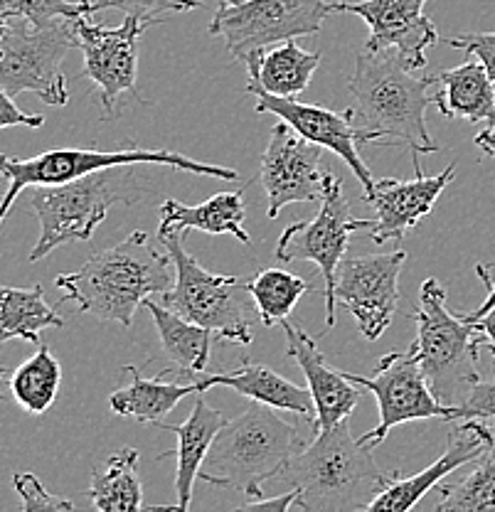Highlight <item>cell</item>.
<instances>
[{
	"mask_svg": "<svg viewBox=\"0 0 495 512\" xmlns=\"http://www.w3.org/2000/svg\"><path fill=\"white\" fill-rule=\"evenodd\" d=\"M436 77H417L395 50L367 52L355 60L348 106L358 143L407 146L414 170L422 175L419 156L439 151L427 128V109L434 104Z\"/></svg>",
	"mask_w": 495,
	"mask_h": 512,
	"instance_id": "cell-1",
	"label": "cell"
},
{
	"mask_svg": "<svg viewBox=\"0 0 495 512\" xmlns=\"http://www.w3.org/2000/svg\"><path fill=\"white\" fill-rule=\"evenodd\" d=\"M170 266V256H163L148 234L136 229L114 247L89 256L82 269L57 276L55 286L65 293L60 303L72 301L82 313L129 328L148 296L173 286Z\"/></svg>",
	"mask_w": 495,
	"mask_h": 512,
	"instance_id": "cell-2",
	"label": "cell"
},
{
	"mask_svg": "<svg viewBox=\"0 0 495 512\" xmlns=\"http://www.w3.org/2000/svg\"><path fill=\"white\" fill-rule=\"evenodd\" d=\"M372 451L355 439L350 419H345L318 431L279 478L296 490V505L303 512H367L397 476V471H380Z\"/></svg>",
	"mask_w": 495,
	"mask_h": 512,
	"instance_id": "cell-3",
	"label": "cell"
},
{
	"mask_svg": "<svg viewBox=\"0 0 495 512\" xmlns=\"http://www.w3.org/2000/svg\"><path fill=\"white\" fill-rule=\"evenodd\" d=\"M306 446V436L296 424L281 419L276 409L254 402L222 426L200 480L217 488H237L247 498H262L266 480L279 478Z\"/></svg>",
	"mask_w": 495,
	"mask_h": 512,
	"instance_id": "cell-4",
	"label": "cell"
},
{
	"mask_svg": "<svg viewBox=\"0 0 495 512\" xmlns=\"http://www.w3.org/2000/svg\"><path fill=\"white\" fill-rule=\"evenodd\" d=\"M185 232L158 229V242L170 256L175 269L173 286L161 296V303L178 316L212 330L222 340L237 345L252 343V325L259 320L254 301L247 293V281L237 276L212 274L185 249Z\"/></svg>",
	"mask_w": 495,
	"mask_h": 512,
	"instance_id": "cell-5",
	"label": "cell"
},
{
	"mask_svg": "<svg viewBox=\"0 0 495 512\" xmlns=\"http://www.w3.org/2000/svg\"><path fill=\"white\" fill-rule=\"evenodd\" d=\"M414 320L417 338L412 345L429 387L441 404L456 407L468 389L483 380L478 372V352L483 350L481 333L476 325L446 308V288L436 276H429L422 284Z\"/></svg>",
	"mask_w": 495,
	"mask_h": 512,
	"instance_id": "cell-6",
	"label": "cell"
},
{
	"mask_svg": "<svg viewBox=\"0 0 495 512\" xmlns=\"http://www.w3.org/2000/svg\"><path fill=\"white\" fill-rule=\"evenodd\" d=\"M111 170H101V173H92L65 185H47V188L33 190L30 207L40 220V237L28 256L33 264L50 256L62 244L89 242L111 207L119 202L133 205L141 200L138 197L141 188L133 170H126L124 178Z\"/></svg>",
	"mask_w": 495,
	"mask_h": 512,
	"instance_id": "cell-7",
	"label": "cell"
},
{
	"mask_svg": "<svg viewBox=\"0 0 495 512\" xmlns=\"http://www.w3.org/2000/svg\"><path fill=\"white\" fill-rule=\"evenodd\" d=\"M168 165V168L185 170L195 175H210V178L237 183L239 173L222 165L200 163V160L183 156L173 151H146V148H126V151H94V148H57V151L40 153V156L18 160L0 153V175L10 180V188L5 190L0 200V224L10 212L13 202L20 192L28 188H47V185H65L72 180L87 178L92 173L111 168H129V165Z\"/></svg>",
	"mask_w": 495,
	"mask_h": 512,
	"instance_id": "cell-8",
	"label": "cell"
},
{
	"mask_svg": "<svg viewBox=\"0 0 495 512\" xmlns=\"http://www.w3.org/2000/svg\"><path fill=\"white\" fill-rule=\"evenodd\" d=\"M74 47L77 35L69 18L45 25L8 18V30L0 42V89L10 96L33 92L45 104L65 106L69 89L62 62Z\"/></svg>",
	"mask_w": 495,
	"mask_h": 512,
	"instance_id": "cell-9",
	"label": "cell"
},
{
	"mask_svg": "<svg viewBox=\"0 0 495 512\" xmlns=\"http://www.w3.org/2000/svg\"><path fill=\"white\" fill-rule=\"evenodd\" d=\"M375 220H358L343 192V180L333 173L326 175V190L321 197V210L311 222H294L281 232L276 244L279 264L311 261L323 276V296H326V328L335 325V276L340 261L348 254L350 237L360 229L370 232Z\"/></svg>",
	"mask_w": 495,
	"mask_h": 512,
	"instance_id": "cell-10",
	"label": "cell"
},
{
	"mask_svg": "<svg viewBox=\"0 0 495 512\" xmlns=\"http://www.w3.org/2000/svg\"><path fill=\"white\" fill-rule=\"evenodd\" d=\"M328 15V0H242L217 8L210 35L222 37L230 55L242 62L252 52L318 35Z\"/></svg>",
	"mask_w": 495,
	"mask_h": 512,
	"instance_id": "cell-11",
	"label": "cell"
},
{
	"mask_svg": "<svg viewBox=\"0 0 495 512\" xmlns=\"http://www.w3.org/2000/svg\"><path fill=\"white\" fill-rule=\"evenodd\" d=\"M345 377L358 384V387L375 394L377 409H380V424L372 431H367V434L358 436L363 446L377 448L399 424L422 419L451 421V414H454V409L441 404L436 399L434 389L429 387V380L424 375L414 345H409L402 352H390V355L382 357L372 377L353 375V372H345Z\"/></svg>",
	"mask_w": 495,
	"mask_h": 512,
	"instance_id": "cell-12",
	"label": "cell"
},
{
	"mask_svg": "<svg viewBox=\"0 0 495 512\" xmlns=\"http://www.w3.org/2000/svg\"><path fill=\"white\" fill-rule=\"evenodd\" d=\"M407 252L345 256L335 276V303L358 323L365 340L375 343L390 328L399 303V274Z\"/></svg>",
	"mask_w": 495,
	"mask_h": 512,
	"instance_id": "cell-13",
	"label": "cell"
},
{
	"mask_svg": "<svg viewBox=\"0 0 495 512\" xmlns=\"http://www.w3.org/2000/svg\"><path fill=\"white\" fill-rule=\"evenodd\" d=\"M77 47L84 57V77L97 87L101 106L114 116L116 104L124 94L138 96V40L151 23L124 15L119 28H104L92 23V15L72 20Z\"/></svg>",
	"mask_w": 495,
	"mask_h": 512,
	"instance_id": "cell-14",
	"label": "cell"
},
{
	"mask_svg": "<svg viewBox=\"0 0 495 512\" xmlns=\"http://www.w3.org/2000/svg\"><path fill=\"white\" fill-rule=\"evenodd\" d=\"M326 175L323 148L298 136L284 121H276L271 128L269 146L262 156V170H259V183L264 185L266 197H269L266 215L276 220L286 205L321 202Z\"/></svg>",
	"mask_w": 495,
	"mask_h": 512,
	"instance_id": "cell-15",
	"label": "cell"
},
{
	"mask_svg": "<svg viewBox=\"0 0 495 512\" xmlns=\"http://www.w3.org/2000/svg\"><path fill=\"white\" fill-rule=\"evenodd\" d=\"M429 0H338L328 13H350L365 20L370 37L367 52L395 50L409 69L427 67V52L439 42V32L422 13Z\"/></svg>",
	"mask_w": 495,
	"mask_h": 512,
	"instance_id": "cell-16",
	"label": "cell"
},
{
	"mask_svg": "<svg viewBox=\"0 0 495 512\" xmlns=\"http://www.w3.org/2000/svg\"><path fill=\"white\" fill-rule=\"evenodd\" d=\"M247 92L257 96L259 114H274L276 119L294 128L298 136L316 143L323 151L335 153L360 180L365 197L370 195L372 188H375V178H372L370 168L358 153V138H355L353 124H350L348 109L338 114V111L323 109V106L316 104H301L296 99H284V96L264 92L257 84H247Z\"/></svg>",
	"mask_w": 495,
	"mask_h": 512,
	"instance_id": "cell-17",
	"label": "cell"
},
{
	"mask_svg": "<svg viewBox=\"0 0 495 512\" xmlns=\"http://www.w3.org/2000/svg\"><path fill=\"white\" fill-rule=\"evenodd\" d=\"M456 175V163H449L439 175H417L414 180L382 178L365 197L372 207L370 239L375 244L402 242L404 234L422 224L434 210L441 192L451 185Z\"/></svg>",
	"mask_w": 495,
	"mask_h": 512,
	"instance_id": "cell-18",
	"label": "cell"
},
{
	"mask_svg": "<svg viewBox=\"0 0 495 512\" xmlns=\"http://www.w3.org/2000/svg\"><path fill=\"white\" fill-rule=\"evenodd\" d=\"M493 444L495 426H488L486 421L478 419L463 421L451 431L446 451L431 466L409 478H392L390 485L372 500L367 512H412L417 508V503H422L424 495L439 488L441 480L449 478L451 473L459 471L466 463L478 461Z\"/></svg>",
	"mask_w": 495,
	"mask_h": 512,
	"instance_id": "cell-19",
	"label": "cell"
},
{
	"mask_svg": "<svg viewBox=\"0 0 495 512\" xmlns=\"http://www.w3.org/2000/svg\"><path fill=\"white\" fill-rule=\"evenodd\" d=\"M286 335V355L301 367L306 375L308 392H311L313 404H316V421L313 429L328 431L338 426L340 421L350 419L353 409L360 402V387L345 377V372L335 370L328 365L326 355L316 348L311 335L301 328V325L281 323Z\"/></svg>",
	"mask_w": 495,
	"mask_h": 512,
	"instance_id": "cell-20",
	"label": "cell"
},
{
	"mask_svg": "<svg viewBox=\"0 0 495 512\" xmlns=\"http://www.w3.org/2000/svg\"><path fill=\"white\" fill-rule=\"evenodd\" d=\"M227 416L220 409L210 407L207 399L198 394L193 404V412L183 424H156L165 431H173L178 436V448L175 451H165L158 458L175 456L178 458V468H175V503L173 505H151L146 512H190V503H193L195 493V480L200 478L205 458L210 453L212 441L227 424Z\"/></svg>",
	"mask_w": 495,
	"mask_h": 512,
	"instance_id": "cell-21",
	"label": "cell"
},
{
	"mask_svg": "<svg viewBox=\"0 0 495 512\" xmlns=\"http://www.w3.org/2000/svg\"><path fill=\"white\" fill-rule=\"evenodd\" d=\"M198 394L210 392L212 387H227L232 392L249 397L252 402L266 404V407L276 409V412H291L306 421H316V404H313L308 387L289 382L286 377L276 375L271 367L259 365V362L244 360L237 370L217 372V375H202L193 377Z\"/></svg>",
	"mask_w": 495,
	"mask_h": 512,
	"instance_id": "cell-22",
	"label": "cell"
},
{
	"mask_svg": "<svg viewBox=\"0 0 495 512\" xmlns=\"http://www.w3.org/2000/svg\"><path fill=\"white\" fill-rule=\"evenodd\" d=\"M436 92L434 106L446 119H466V121H495V84L488 77L486 67L468 57V62L454 69L434 74Z\"/></svg>",
	"mask_w": 495,
	"mask_h": 512,
	"instance_id": "cell-23",
	"label": "cell"
},
{
	"mask_svg": "<svg viewBox=\"0 0 495 512\" xmlns=\"http://www.w3.org/2000/svg\"><path fill=\"white\" fill-rule=\"evenodd\" d=\"M321 57V52H308L289 40L264 52H252L242 64L247 67L249 84H257L274 96L296 99L311 84L313 74L321 67Z\"/></svg>",
	"mask_w": 495,
	"mask_h": 512,
	"instance_id": "cell-24",
	"label": "cell"
},
{
	"mask_svg": "<svg viewBox=\"0 0 495 512\" xmlns=\"http://www.w3.org/2000/svg\"><path fill=\"white\" fill-rule=\"evenodd\" d=\"M158 229H200L207 234H230L242 244L252 242L244 229V190L217 192L200 205H183L178 200L161 202V222Z\"/></svg>",
	"mask_w": 495,
	"mask_h": 512,
	"instance_id": "cell-25",
	"label": "cell"
},
{
	"mask_svg": "<svg viewBox=\"0 0 495 512\" xmlns=\"http://www.w3.org/2000/svg\"><path fill=\"white\" fill-rule=\"evenodd\" d=\"M143 308L151 313L165 357L173 362L175 370L183 372L190 380L202 375L207 370V362H210L212 335L215 333L198 323H190L188 318L178 316V313L165 308L163 303L151 301V298L143 303Z\"/></svg>",
	"mask_w": 495,
	"mask_h": 512,
	"instance_id": "cell-26",
	"label": "cell"
},
{
	"mask_svg": "<svg viewBox=\"0 0 495 512\" xmlns=\"http://www.w3.org/2000/svg\"><path fill=\"white\" fill-rule=\"evenodd\" d=\"M126 372L131 375V384L111 394L109 409L116 416H126L141 424H161L163 416L173 412L188 394H198L193 382L180 384L161 380V377L151 380V377H143V372L133 365H126Z\"/></svg>",
	"mask_w": 495,
	"mask_h": 512,
	"instance_id": "cell-27",
	"label": "cell"
},
{
	"mask_svg": "<svg viewBox=\"0 0 495 512\" xmlns=\"http://www.w3.org/2000/svg\"><path fill=\"white\" fill-rule=\"evenodd\" d=\"M136 448L116 451L101 468H94L89 498L99 512H143V483Z\"/></svg>",
	"mask_w": 495,
	"mask_h": 512,
	"instance_id": "cell-28",
	"label": "cell"
},
{
	"mask_svg": "<svg viewBox=\"0 0 495 512\" xmlns=\"http://www.w3.org/2000/svg\"><path fill=\"white\" fill-rule=\"evenodd\" d=\"M65 320L47 306L42 286L13 288L0 284V345L8 340L40 343V333L47 328H62Z\"/></svg>",
	"mask_w": 495,
	"mask_h": 512,
	"instance_id": "cell-29",
	"label": "cell"
},
{
	"mask_svg": "<svg viewBox=\"0 0 495 512\" xmlns=\"http://www.w3.org/2000/svg\"><path fill=\"white\" fill-rule=\"evenodd\" d=\"M244 281H247V293L254 301L259 320H262L266 328H274V325H281L284 320H289L291 311L301 301L303 293L311 291V284H306L301 276L279 269V266L254 271Z\"/></svg>",
	"mask_w": 495,
	"mask_h": 512,
	"instance_id": "cell-30",
	"label": "cell"
},
{
	"mask_svg": "<svg viewBox=\"0 0 495 512\" xmlns=\"http://www.w3.org/2000/svg\"><path fill=\"white\" fill-rule=\"evenodd\" d=\"M60 384V362L47 345H40V350L10 375V394L25 412L40 416L55 404Z\"/></svg>",
	"mask_w": 495,
	"mask_h": 512,
	"instance_id": "cell-31",
	"label": "cell"
},
{
	"mask_svg": "<svg viewBox=\"0 0 495 512\" xmlns=\"http://www.w3.org/2000/svg\"><path fill=\"white\" fill-rule=\"evenodd\" d=\"M434 512H495V444L466 476L439 483Z\"/></svg>",
	"mask_w": 495,
	"mask_h": 512,
	"instance_id": "cell-32",
	"label": "cell"
},
{
	"mask_svg": "<svg viewBox=\"0 0 495 512\" xmlns=\"http://www.w3.org/2000/svg\"><path fill=\"white\" fill-rule=\"evenodd\" d=\"M0 13L33 25L52 23L57 18L77 20L82 15H94L92 0H0Z\"/></svg>",
	"mask_w": 495,
	"mask_h": 512,
	"instance_id": "cell-33",
	"label": "cell"
},
{
	"mask_svg": "<svg viewBox=\"0 0 495 512\" xmlns=\"http://www.w3.org/2000/svg\"><path fill=\"white\" fill-rule=\"evenodd\" d=\"M202 8L200 0H92V13L99 10H121L124 15L143 20V23H158L170 13H188Z\"/></svg>",
	"mask_w": 495,
	"mask_h": 512,
	"instance_id": "cell-34",
	"label": "cell"
},
{
	"mask_svg": "<svg viewBox=\"0 0 495 512\" xmlns=\"http://www.w3.org/2000/svg\"><path fill=\"white\" fill-rule=\"evenodd\" d=\"M13 488L20 495L23 512H77L72 500L50 493L42 480L30 471L13 473Z\"/></svg>",
	"mask_w": 495,
	"mask_h": 512,
	"instance_id": "cell-35",
	"label": "cell"
},
{
	"mask_svg": "<svg viewBox=\"0 0 495 512\" xmlns=\"http://www.w3.org/2000/svg\"><path fill=\"white\" fill-rule=\"evenodd\" d=\"M451 421H493L495 424V357H493V377L491 380H481L468 389L463 402L456 404Z\"/></svg>",
	"mask_w": 495,
	"mask_h": 512,
	"instance_id": "cell-36",
	"label": "cell"
},
{
	"mask_svg": "<svg viewBox=\"0 0 495 512\" xmlns=\"http://www.w3.org/2000/svg\"><path fill=\"white\" fill-rule=\"evenodd\" d=\"M444 42L454 50H463L468 57H476L495 84V32H463Z\"/></svg>",
	"mask_w": 495,
	"mask_h": 512,
	"instance_id": "cell-37",
	"label": "cell"
},
{
	"mask_svg": "<svg viewBox=\"0 0 495 512\" xmlns=\"http://www.w3.org/2000/svg\"><path fill=\"white\" fill-rule=\"evenodd\" d=\"M45 124L40 114H28V111L20 109L5 89H0V128H13V126H25V128H40Z\"/></svg>",
	"mask_w": 495,
	"mask_h": 512,
	"instance_id": "cell-38",
	"label": "cell"
},
{
	"mask_svg": "<svg viewBox=\"0 0 495 512\" xmlns=\"http://www.w3.org/2000/svg\"><path fill=\"white\" fill-rule=\"evenodd\" d=\"M298 503V493L296 490H291V493H284V495H276V498H269V500H252V503L247 505H239L237 510L232 512H289L291 505Z\"/></svg>",
	"mask_w": 495,
	"mask_h": 512,
	"instance_id": "cell-39",
	"label": "cell"
},
{
	"mask_svg": "<svg viewBox=\"0 0 495 512\" xmlns=\"http://www.w3.org/2000/svg\"><path fill=\"white\" fill-rule=\"evenodd\" d=\"M476 274L481 276V281L486 284L488 296H486V301H483L481 306L476 308V311L463 313V318H466L468 323H476L478 318H483L486 313H491L495 308V274H493V269H491V266H486V264H476Z\"/></svg>",
	"mask_w": 495,
	"mask_h": 512,
	"instance_id": "cell-40",
	"label": "cell"
},
{
	"mask_svg": "<svg viewBox=\"0 0 495 512\" xmlns=\"http://www.w3.org/2000/svg\"><path fill=\"white\" fill-rule=\"evenodd\" d=\"M473 325H476L478 333H481L483 350L493 352V357H495V308L491 313H486L483 318H478Z\"/></svg>",
	"mask_w": 495,
	"mask_h": 512,
	"instance_id": "cell-41",
	"label": "cell"
},
{
	"mask_svg": "<svg viewBox=\"0 0 495 512\" xmlns=\"http://www.w3.org/2000/svg\"><path fill=\"white\" fill-rule=\"evenodd\" d=\"M473 141H476V146L481 148V151L486 153V156H493L495 158V121H493V124H488L486 128H483V131L478 133V136L473 138Z\"/></svg>",
	"mask_w": 495,
	"mask_h": 512,
	"instance_id": "cell-42",
	"label": "cell"
},
{
	"mask_svg": "<svg viewBox=\"0 0 495 512\" xmlns=\"http://www.w3.org/2000/svg\"><path fill=\"white\" fill-rule=\"evenodd\" d=\"M5 30H8V18H5L3 13H0V42H3V35Z\"/></svg>",
	"mask_w": 495,
	"mask_h": 512,
	"instance_id": "cell-43",
	"label": "cell"
},
{
	"mask_svg": "<svg viewBox=\"0 0 495 512\" xmlns=\"http://www.w3.org/2000/svg\"><path fill=\"white\" fill-rule=\"evenodd\" d=\"M242 0H220V5H239Z\"/></svg>",
	"mask_w": 495,
	"mask_h": 512,
	"instance_id": "cell-44",
	"label": "cell"
},
{
	"mask_svg": "<svg viewBox=\"0 0 495 512\" xmlns=\"http://www.w3.org/2000/svg\"><path fill=\"white\" fill-rule=\"evenodd\" d=\"M5 375H8V370H5V367L0 365V382H3V377H5Z\"/></svg>",
	"mask_w": 495,
	"mask_h": 512,
	"instance_id": "cell-45",
	"label": "cell"
}]
</instances>
